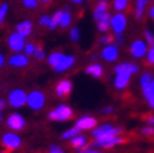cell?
Instances as JSON below:
<instances>
[{"mask_svg": "<svg viewBox=\"0 0 154 153\" xmlns=\"http://www.w3.org/2000/svg\"><path fill=\"white\" fill-rule=\"evenodd\" d=\"M152 80H153V74L149 73V72H144L140 75V78H139L140 88H145V87L152 86Z\"/></svg>", "mask_w": 154, "mask_h": 153, "instance_id": "25", "label": "cell"}, {"mask_svg": "<svg viewBox=\"0 0 154 153\" xmlns=\"http://www.w3.org/2000/svg\"><path fill=\"white\" fill-rule=\"evenodd\" d=\"M113 112H114V107L113 105H108V107H105V108H103V111H102L103 114H112Z\"/></svg>", "mask_w": 154, "mask_h": 153, "instance_id": "44", "label": "cell"}, {"mask_svg": "<svg viewBox=\"0 0 154 153\" xmlns=\"http://www.w3.org/2000/svg\"><path fill=\"white\" fill-rule=\"evenodd\" d=\"M17 32L24 38H28L30 34H32L33 32V23L30 20H24L19 23V24L17 25Z\"/></svg>", "mask_w": 154, "mask_h": 153, "instance_id": "21", "label": "cell"}, {"mask_svg": "<svg viewBox=\"0 0 154 153\" xmlns=\"http://www.w3.org/2000/svg\"><path fill=\"white\" fill-rule=\"evenodd\" d=\"M148 14H149V17H150V18H152V19L154 20V4H153V5L150 6V8H149V10H148Z\"/></svg>", "mask_w": 154, "mask_h": 153, "instance_id": "45", "label": "cell"}, {"mask_svg": "<svg viewBox=\"0 0 154 153\" xmlns=\"http://www.w3.org/2000/svg\"><path fill=\"white\" fill-rule=\"evenodd\" d=\"M4 63H5V58H4V55L2 54V53H0V68L4 65Z\"/></svg>", "mask_w": 154, "mask_h": 153, "instance_id": "47", "label": "cell"}, {"mask_svg": "<svg viewBox=\"0 0 154 153\" xmlns=\"http://www.w3.org/2000/svg\"><path fill=\"white\" fill-rule=\"evenodd\" d=\"M128 24L127 15L124 13H115L110 17V29L113 30L114 35L117 34H123Z\"/></svg>", "mask_w": 154, "mask_h": 153, "instance_id": "5", "label": "cell"}, {"mask_svg": "<svg viewBox=\"0 0 154 153\" xmlns=\"http://www.w3.org/2000/svg\"><path fill=\"white\" fill-rule=\"evenodd\" d=\"M108 9H109V4H108L106 0H100V2H98V4L94 8V11H93L94 20L98 21L103 15H105L108 13Z\"/></svg>", "mask_w": 154, "mask_h": 153, "instance_id": "19", "label": "cell"}, {"mask_svg": "<svg viewBox=\"0 0 154 153\" xmlns=\"http://www.w3.org/2000/svg\"><path fill=\"white\" fill-rule=\"evenodd\" d=\"M61 13H63V10H57L55 14L53 15V17L50 18V23H49V29L54 30V29H57L59 27V20H60V15Z\"/></svg>", "mask_w": 154, "mask_h": 153, "instance_id": "27", "label": "cell"}, {"mask_svg": "<svg viewBox=\"0 0 154 153\" xmlns=\"http://www.w3.org/2000/svg\"><path fill=\"white\" fill-rule=\"evenodd\" d=\"M35 47H36V45H35V44H33L32 42L25 43L23 52H24V54H25V55H28V57H29V55H33V54H34V52H35Z\"/></svg>", "mask_w": 154, "mask_h": 153, "instance_id": "32", "label": "cell"}, {"mask_svg": "<svg viewBox=\"0 0 154 153\" xmlns=\"http://www.w3.org/2000/svg\"><path fill=\"white\" fill-rule=\"evenodd\" d=\"M8 3H3L0 5V25L4 23L5 20V17H6V13H8Z\"/></svg>", "mask_w": 154, "mask_h": 153, "instance_id": "35", "label": "cell"}, {"mask_svg": "<svg viewBox=\"0 0 154 153\" xmlns=\"http://www.w3.org/2000/svg\"><path fill=\"white\" fill-rule=\"evenodd\" d=\"M26 104L33 111H40L45 104V94L40 90H33L28 94Z\"/></svg>", "mask_w": 154, "mask_h": 153, "instance_id": "7", "label": "cell"}, {"mask_svg": "<svg viewBox=\"0 0 154 153\" xmlns=\"http://www.w3.org/2000/svg\"><path fill=\"white\" fill-rule=\"evenodd\" d=\"M5 107H6V102L4 101V99H0V112H2Z\"/></svg>", "mask_w": 154, "mask_h": 153, "instance_id": "46", "label": "cell"}, {"mask_svg": "<svg viewBox=\"0 0 154 153\" xmlns=\"http://www.w3.org/2000/svg\"><path fill=\"white\" fill-rule=\"evenodd\" d=\"M49 153H65V152L59 146H57V144H53V146H50V148H49Z\"/></svg>", "mask_w": 154, "mask_h": 153, "instance_id": "41", "label": "cell"}, {"mask_svg": "<svg viewBox=\"0 0 154 153\" xmlns=\"http://www.w3.org/2000/svg\"><path fill=\"white\" fill-rule=\"evenodd\" d=\"M72 89H73V84L72 82H69L66 79H63V80H60L58 84H57V87H55V93L59 98L61 99H64L66 98L69 94L72 93Z\"/></svg>", "mask_w": 154, "mask_h": 153, "instance_id": "14", "label": "cell"}, {"mask_svg": "<svg viewBox=\"0 0 154 153\" xmlns=\"http://www.w3.org/2000/svg\"><path fill=\"white\" fill-rule=\"evenodd\" d=\"M144 122H145L147 124H149V126H154V114H150V116L145 117Z\"/></svg>", "mask_w": 154, "mask_h": 153, "instance_id": "43", "label": "cell"}, {"mask_svg": "<svg viewBox=\"0 0 154 153\" xmlns=\"http://www.w3.org/2000/svg\"><path fill=\"white\" fill-rule=\"evenodd\" d=\"M148 44L144 39H135L129 45V53L134 59H143L148 52Z\"/></svg>", "mask_w": 154, "mask_h": 153, "instance_id": "6", "label": "cell"}, {"mask_svg": "<svg viewBox=\"0 0 154 153\" xmlns=\"http://www.w3.org/2000/svg\"><path fill=\"white\" fill-rule=\"evenodd\" d=\"M144 58H145V63L148 65H154V47L148 48V52Z\"/></svg>", "mask_w": 154, "mask_h": 153, "instance_id": "31", "label": "cell"}, {"mask_svg": "<svg viewBox=\"0 0 154 153\" xmlns=\"http://www.w3.org/2000/svg\"><path fill=\"white\" fill-rule=\"evenodd\" d=\"M150 0H135V6H134V17L137 20H142L144 18L145 9L149 5Z\"/></svg>", "mask_w": 154, "mask_h": 153, "instance_id": "18", "label": "cell"}, {"mask_svg": "<svg viewBox=\"0 0 154 153\" xmlns=\"http://www.w3.org/2000/svg\"><path fill=\"white\" fill-rule=\"evenodd\" d=\"M144 40L148 44V47H154V33L150 29L144 30Z\"/></svg>", "mask_w": 154, "mask_h": 153, "instance_id": "30", "label": "cell"}, {"mask_svg": "<svg viewBox=\"0 0 154 153\" xmlns=\"http://www.w3.org/2000/svg\"><path fill=\"white\" fill-rule=\"evenodd\" d=\"M124 138L120 136H110V137H100V138H94L93 143H91V147L95 148H105L109 149L113 148L118 144L124 143Z\"/></svg>", "mask_w": 154, "mask_h": 153, "instance_id": "4", "label": "cell"}, {"mask_svg": "<svg viewBox=\"0 0 154 153\" xmlns=\"http://www.w3.org/2000/svg\"><path fill=\"white\" fill-rule=\"evenodd\" d=\"M26 98H28V94L23 89H14L9 93L8 103L13 108H21L23 105L26 104Z\"/></svg>", "mask_w": 154, "mask_h": 153, "instance_id": "9", "label": "cell"}, {"mask_svg": "<svg viewBox=\"0 0 154 153\" xmlns=\"http://www.w3.org/2000/svg\"><path fill=\"white\" fill-rule=\"evenodd\" d=\"M70 2H72V3H74V4H82V3L84 2V0H70Z\"/></svg>", "mask_w": 154, "mask_h": 153, "instance_id": "49", "label": "cell"}, {"mask_svg": "<svg viewBox=\"0 0 154 153\" xmlns=\"http://www.w3.org/2000/svg\"><path fill=\"white\" fill-rule=\"evenodd\" d=\"M85 73L88 75H91L93 78L99 79V78H102L104 74V68H103V65L98 64V63H93L85 68Z\"/></svg>", "mask_w": 154, "mask_h": 153, "instance_id": "20", "label": "cell"}, {"mask_svg": "<svg viewBox=\"0 0 154 153\" xmlns=\"http://www.w3.org/2000/svg\"><path fill=\"white\" fill-rule=\"evenodd\" d=\"M64 57V54L61 52H54V53H51V54L48 57V63H49V65L50 67H55L60 60H61V58Z\"/></svg>", "mask_w": 154, "mask_h": 153, "instance_id": "26", "label": "cell"}, {"mask_svg": "<svg viewBox=\"0 0 154 153\" xmlns=\"http://www.w3.org/2000/svg\"><path fill=\"white\" fill-rule=\"evenodd\" d=\"M49 23H50V17H48V15H43V17H40V19H39V24L40 25L49 27Z\"/></svg>", "mask_w": 154, "mask_h": 153, "instance_id": "39", "label": "cell"}, {"mask_svg": "<svg viewBox=\"0 0 154 153\" xmlns=\"http://www.w3.org/2000/svg\"><path fill=\"white\" fill-rule=\"evenodd\" d=\"M110 17H112V15L109 14V11H108L105 15H103V17L97 21L98 30H99L100 33L104 34V33H106L108 30L110 29Z\"/></svg>", "mask_w": 154, "mask_h": 153, "instance_id": "22", "label": "cell"}, {"mask_svg": "<svg viewBox=\"0 0 154 153\" xmlns=\"http://www.w3.org/2000/svg\"><path fill=\"white\" fill-rule=\"evenodd\" d=\"M2 144L6 148L8 152L18 149L21 146V138L13 132H6L2 136Z\"/></svg>", "mask_w": 154, "mask_h": 153, "instance_id": "8", "label": "cell"}, {"mask_svg": "<svg viewBox=\"0 0 154 153\" xmlns=\"http://www.w3.org/2000/svg\"><path fill=\"white\" fill-rule=\"evenodd\" d=\"M74 62H75V58L73 55H65L64 54V57L61 58L60 62L54 67V70H55L57 73H63V72L68 70L69 68H72Z\"/></svg>", "mask_w": 154, "mask_h": 153, "instance_id": "16", "label": "cell"}, {"mask_svg": "<svg viewBox=\"0 0 154 153\" xmlns=\"http://www.w3.org/2000/svg\"><path fill=\"white\" fill-rule=\"evenodd\" d=\"M79 133H82V131L74 126L73 128L68 129V131H65L63 134H61V138H63V139H72L73 137H75L76 134H79Z\"/></svg>", "mask_w": 154, "mask_h": 153, "instance_id": "29", "label": "cell"}, {"mask_svg": "<svg viewBox=\"0 0 154 153\" xmlns=\"http://www.w3.org/2000/svg\"><path fill=\"white\" fill-rule=\"evenodd\" d=\"M139 69V65L133 62H124L117 64L114 68V87L119 90L125 89L129 86L132 75L137 74Z\"/></svg>", "mask_w": 154, "mask_h": 153, "instance_id": "1", "label": "cell"}, {"mask_svg": "<svg viewBox=\"0 0 154 153\" xmlns=\"http://www.w3.org/2000/svg\"><path fill=\"white\" fill-rule=\"evenodd\" d=\"M142 93H143L144 99L147 101L149 108L154 109V89L152 88V86L145 87V88H142Z\"/></svg>", "mask_w": 154, "mask_h": 153, "instance_id": "23", "label": "cell"}, {"mask_svg": "<svg viewBox=\"0 0 154 153\" xmlns=\"http://www.w3.org/2000/svg\"><path fill=\"white\" fill-rule=\"evenodd\" d=\"M113 8L117 13H123L128 8V0H114Z\"/></svg>", "mask_w": 154, "mask_h": 153, "instance_id": "28", "label": "cell"}, {"mask_svg": "<svg viewBox=\"0 0 154 153\" xmlns=\"http://www.w3.org/2000/svg\"><path fill=\"white\" fill-rule=\"evenodd\" d=\"M73 116H74V113L70 107H68L65 104H60L49 113L48 117L50 120H54V122H65V120L72 119Z\"/></svg>", "mask_w": 154, "mask_h": 153, "instance_id": "3", "label": "cell"}, {"mask_svg": "<svg viewBox=\"0 0 154 153\" xmlns=\"http://www.w3.org/2000/svg\"><path fill=\"white\" fill-rule=\"evenodd\" d=\"M2 122H3V113L0 112V123H2Z\"/></svg>", "mask_w": 154, "mask_h": 153, "instance_id": "50", "label": "cell"}, {"mask_svg": "<svg viewBox=\"0 0 154 153\" xmlns=\"http://www.w3.org/2000/svg\"><path fill=\"white\" fill-rule=\"evenodd\" d=\"M82 153H102L99 149H97L95 147H85L83 149V152Z\"/></svg>", "mask_w": 154, "mask_h": 153, "instance_id": "42", "label": "cell"}, {"mask_svg": "<svg viewBox=\"0 0 154 153\" xmlns=\"http://www.w3.org/2000/svg\"><path fill=\"white\" fill-rule=\"evenodd\" d=\"M79 38H80L79 29L76 28V27L72 28V30H70V39H72L73 42H78V40H79Z\"/></svg>", "mask_w": 154, "mask_h": 153, "instance_id": "38", "label": "cell"}, {"mask_svg": "<svg viewBox=\"0 0 154 153\" xmlns=\"http://www.w3.org/2000/svg\"><path fill=\"white\" fill-rule=\"evenodd\" d=\"M70 23H72V14H70V11H69V9L66 8V9L63 10V13H61V15H60L59 27L68 28L69 25H70Z\"/></svg>", "mask_w": 154, "mask_h": 153, "instance_id": "24", "label": "cell"}, {"mask_svg": "<svg viewBox=\"0 0 154 153\" xmlns=\"http://www.w3.org/2000/svg\"><path fill=\"white\" fill-rule=\"evenodd\" d=\"M8 63L11 67H17V68H24L29 64V58L25 54L21 53H15V54L10 55V58L8 59Z\"/></svg>", "mask_w": 154, "mask_h": 153, "instance_id": "15", "label": "cell"}, {"mask_svg": "<svg viewBox=\"0 0 154 153\" xmlns=\"http://www.w3.org/2000/svg\"><path fill=\"white\" fill-rule=\"evenodd\" d=\"M99 42H100L102 44H104V45H108V44H112L113 42H114V35H112V34H106V33H104L100 38H99Z\"/></svg>", "mask_w": 154, "mask_h": 153, "instance_id": "33", "label": "cell"}, {"mask_svg": "<svg viewBox=\"0 0 154 153\" xmlns=\"http://www.w3.org/2000/svg\"><path fill=\"white\" fill-rule=\"evenodd\" d=\"M152 88L154 89V75H153V80H152Z\"/></svg>", "mask_w": 154, "mask_h": 153, "instance_id": "51", "label": "cell"}, {"mask_svg": "<svg viewBox=\"0 0 154 153\" xmlns=\"http://www.w3.org/2000/svg\"><path fill=\"white\" fill-rule=\"evenodd\" d=\"M97 126H98V120L94 117H90V116L80 117L75 122V127L79 128L80 131H93Z\"/></svg>", "mask_w": 154, "mask_h": 153, "instance_id": "13", "label": "cell"}, {"mask_svg": "<svg viewBox=\"0 0 154 153\" xmlns=\"http://www.w3.org/2000/svg\"><path fill=\"white\" fill-rule=\"evenodd\" d=\"M6 124L11 131H21L23 128L25 127V119L24 117L19 113H11L9 117H8Z\"/></svg>", "mask_w": 154, "mask_h": 153, "instance_id": "12", "label": "cell"}, {"mask_svg": "<svg viewBox=\"0 0 154 153\" xmlns=\"http://www.w3.org/2000/svg\"><path fill=\"white\" fill-rule=\"evenodd\" d=\"M24 45H25V38L21 36L18 32L11 33L8 36V47H9V49L11 52L20 53L24 49Z\"/></svg>", "mask_w": 154, "mask_h": 153, "instance_id": "11", "label": "cell"}, {"mask_svg": "<svg viewBox=\"0 0 154 153\" xmlns=\"http://www.w3.org/2000/svg\"><path fill=\"white\" fill-rule=\"evenodd\" d=\"M100 58L103 60L108 63H113V62H117L118 58H119V48L117 44H108L104 45V48L102 49L100 53Z\"/></svg>", "mask_w": 154, "mask_h": 153, "instance_id": "10", "label": "cell"}, {"mask_svg": "<svg viewBox=\"0 0 154 153\" xmlns=\"http://www.w3.org/2000/svg\"><path fill=\"white\" fill-rule=\"evenodd\" d=\"M123 133L122 127H115L110 123H104L102 126H97L91 131L93 138H100V137H110V136H120Z\"/></svg>", "mask_w": 154, "mask_h": 153, "instance_id": "2", "label": "cell"}, {"mask_svg": "<svg viewBox=\"0 0 154 153\" xmlns=\"http://www.w3.org/2000/svg\"><path fill=\"white\" fill-rule=\"evenodd\" d=\"M69 141H70V144L76 149V152H78V153H82L83 149L88 146V138L85 136H83L82 133L76 134L75 137H73V138L69 139Z\"/></svg>", "mask_w": 154, "mask_h": 153, "instance_id": "17", "label": "cell"}, {"mask_svg": "<svg viewBox=\"0 0 154 153\" xmlns=\"http://www.w3.org/2000/svg\"><path fill=\"white\" fill-rule=\"evenodd\" d=\"M123 42H124V36H123V34H117V35H114V44H117L118 47H119V45L123 44Z\"/></svg>", "mask_w": 154, "mask_h": 153, "instance_id": "40", "label": "cell"}, {"mask_svg": "<svg viewBox=\"0 0 154 153\" xmlns=\"http://www.w3.org/2000/svg\"><path fill=\"white\" fill-rule=\"evenodd\" d=\"M140 133L144 134V136H153V134H154V126L147 124L145 127H143V128L140 129Z\"/></svg>", "mask_w": 154, "mask_h": 153, "instance_id": "37", "label": "cell"}, {"mask_svg": "<svg viewBox=\"0 0 154 153\" xmlns=\"http://www.w3.org/2000/svg\"><path fill=\"white\" fill-rule=\"evenodd\" d=\"M34 58L38 59V60H43L45 58V52L44 49L42 48V45H36L35 47V52H34Z\"/></svg>", "mask_w": 154, "mask_h": 153, "instance_id": "34", "label": "cell"}, {"mask_svg": "<svg viewBox=\"0 0 154 153\" xmlns=\"http://www.w3.org/2000/svg\"><path fill=\"white\" fill-rule=\"evenodd\" d=\"M0 153H9V152H6V151H5V152H0Z\"/></svg>", "mask_w": 154, "mask_h": 153, "instance_id": "52", "label": "cell"}, {"mask_svg": "<svg viewBox=\"0 0 154 153\" xmlns=\"http://www.w3.org/2000/svg\"><path fill=\"white\" fill-rule=\"evenodd\" d=\"M50 2H53V0H39V3L42 4H49Z\"/></svg>", "mask_w": 154, "mask_h": 153, "instance_id": "48", "label": "cell"}, {"mask_svg": "<svg viewBox=\"0 0 154 153\" xmlns=\"http://www.w3.org/2000/svg\"><path fill=\"white\" fill-rule=\"evenodd\" d=\"M39 4V0H23V5L28 9H35Z\"/></svg>", "mask_w": 154, "mask_h": 153, "instance_id": "36", "label": "cell"}]
</instances>
